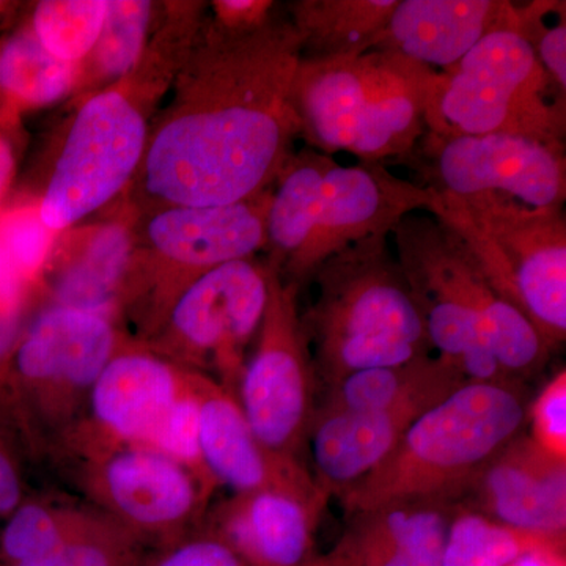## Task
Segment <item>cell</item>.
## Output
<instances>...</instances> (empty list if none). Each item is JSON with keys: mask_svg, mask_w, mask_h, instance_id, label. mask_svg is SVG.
<instances>
[{"mask_svg": "<svg viewBox=\"0 0 566 566\" xmlns=\"http://www.w3.org/2000/svg\"><path fill=\"white\" fill-rule=\"evenodd\" d=\"M300 63L301 40L286 14L233 32L207 13L153 117L126 202L137 214L226 207L273 188L300 140L292 96Z\"/></svg>", "mask_w": 566, "mask_h": 566, "instance_id": "6da1fadb", "label": "cell"}, {"mask_svg": "<svg viewBox=\"0 0 566 566\" xmlns=\"http://www.w3.org/2000/svg\"><path fill=\"white\" fill-rule=\"evenodd\" d=\"M392 237L431 349L465 381L521 385L546 364L551 352L527 316L494 289L446 222L415 212Z\"/></svg>", "mask_w": 566, "mask_h": 566, "instance_id": "7a4b0ae2", "label": "cell"}, {"mask_svg": "<svg viewBox=\"0 0 566 566\" xmlns=\"http://www.w3.org/2000/svg\"><path fill=\"white\" fill-rule=\"evenodd\" d=\"M439 197L386 164H342L300 148L282 167L266 216V262L297 289L335 253L371 237H390L409 214L430 212Z\"/></svg>", "mask_w": 566, "mask_h": 566, "instance_id": "3957f363", "label": "cell"}, {"mask_svg": "<svg viewBox=\"0 0 566 566\" xmlns=\"http://www.w3.org/2000/svg\"><path fill=\"white\" fill-rule=\"evenodd\" d=\"M311 282L314 300L301 318L318 385L433 354L389 237L335 253Z\"/></svg>", "mask_w": 566, "mask_h": 566, "instance_id": "277c9868", "label": "cell"}, {"mask_svg": "<svg viewBox=\"0 0 566 566\" xmlns=\"http://www.w3.org/2000/svg\"><path fill=\"white\" fill-rule=\"evenodd\" d=\"M436 70L392 51L303 61L293 106L305 147L357 161L403 163L427 133Z\"/></svg>", "mask_w": 566, "mask_h": 566, "instance_id": "5b68a950", "label": "cell"}, {"mask_svg": "<svg viewBox=\"0 0 566 566\" xmlns=\"http://www.w3.org/2000/svg\"><path fill=\"white\" fill-rule=\"evenodd\" d=\"M523 385L468 382L417 417L390 455L340 495L346 515L403 499L461 501L527 423Z\"/></svg>", "mask_w": 566, "mask_h": 566, "instance_id": "8992f818", "label": "cell"}, {"mask_svg": "<svg viewBox=\"0 0 566 566\" xmlns=\"http://www.w3.org/2000/svg\"><path fill=\"white\" fill-rule=\"evenodd\" d=\"M129 337L111 315L55 304L36 308L0 374V419L25 460L54 458L84 417L103 368Z\"/></svg>", "mask_w": 566, "mask_h": 566, "instance_id": "52a82bcc", "label": "cell"}, {"mask_svg": "<svg viewBox=\"0 0 566 566\" xmlns=\"http://www.w3.org/2000/svg\"><path fill=\"white\" fill-rule=\"evenodd\" d=\"M271 192L226 207L137 214L132 262L118 297V315L125 329L132 327V337L150 340L178 297L205 274L264 251Z\"/></svg>", "mask_w": 566, "mask_h": 566, "instance_id": "ba28073f", "label": "cell"}, {"mask_svg": "<svg viewBox=\"0 0 566 566\" xmlns=\"http://www.w3.org/2000/svg\"><path fill=\"white\" fill-rule=\"evenodd\" d=\"M424 122L436 136L497 134L565 148L566 93L516 28L501 29L436 71Z\"/></svg>", "mask_w": 566, "mask_h": 566, "instance_id": "9c48e42d", "label": "cell"}, {"mask_svg": "<svg viewBox=\"0 0 566 566\" xmlns=\"http://www.w3.org/2000/svg\"><path fill=\"white\" fill-rule=\"evenodd\" d=\"M438 197L433 216L468 244L494 289L527 316L549 352L564 344L565 208H532L494 196Z\"/></svg>", "mask_w": 566, "mask_h": 566, "instance_id": "30bf717a", "label": "cell"}, {"mask_svg": "<svg viewBox=\"0 0 566 566\" xmlns=\"http://www.w3.org/2000/svg\"><path fill=\"white\" fill-rule=\"evenodd\" d=\"M163 99L123 77L76 104L39 192L41 219L55 233L80 226L125 196Z\"/></svg>", "mask_w": 566, "mask_h": 566, "instance_id": "8fae6325", "label": "cell"}, {"mask_svg": "<svg viewBox=\"0 0 566 566\" xmlns=\"http://www.w3.org/2000/svg\"><path fill=\"white\" fill-rule=\"evenodd\" d=\"M270 266L248 259L193 282L170 308L148 348L186 370L210 376L237 397L270 297Z\"/></svg>", "mask_w": 566, "mask_h": 566, "instance_id": "7c38bea8", "label": "cell"}, {"mask_svg": "<svg viewBox=\"0 0 566 566\" xmlns=\"http://www.w3.org/2000/svg\"><path fill=\"white\" fill-rule=\"evenodd\" d=\"M61 465L88 504L142 546L169 545L203 526L211 491L188 468L150 447H109Z\"/></svg>", "mask_w": 566, "mask_h": 566, "instance_id": "4fadbf2b", "label": "cell"}, {"mask_svg": "<svg viewBox=\"0 0 566 566\" xmlns=\"http://www.w3.org/2000/svg\"><path fill=\"white\" fill-rule=\"evenodd\" d=\"M270 271L266 311L237 400L268 449L301 461L318 405V378L297 304L300 289Z\"/></svg>", "mask_w": 566, "mask_h": 566, "instance_id": "5bb4252c", "label": "cell"}, {"mask_svg": "<svg viewBox=\"0 0 566 566\" xmlns=\"http://www.w3.org/2000/svg\"><path fill=\"white\" fill-rule=\"evenodd\" d=\"M403 164L441 197H504L532 208H564L565 148L515 136L424 133Z\"/></svg>", "mask_w": 566, "mask_h": 566, "instance_id": "9a60e30c", "label": "cell"}, {"mask_svg": "<svg viewBox=\"0 0 566 566\" xmlns=\"http://www.w3.org/2000/svg\"><path fill=\"white\" fill-rule=\"evenodd\" d=\"M191 370L129 337L93 386L84 417L52 461L117 446L153 447L191 390Z\"/></svg>", "mask_w": 566, "mask_h": 566, "instance_id": "2e32d148", "label": "cell"}, {"mask_svg": "<svg viewBox=\"0 0 566 566\" xmlns=\"http://www.w3.org/2000/svg\"><path fill=\"white\" fill-rule=\"evenodd\" d=\"M199 416V446L216 486L233 494L282 491L308 499H329L301 461L279 455L256 438L237 397L208 375L192 371Z\"/></svg>", "mask_w": 566, "mask_h": 566, "instance_id": "e0dca14e", "label": "cell"}, {"mask_svg": "<svg viewBox=\"0 0 566 566\" xmlns=\"http://www.w3.org/2000/svg\"><path fill=\"white\" fill-rule=\"evenodd\" d=\"M136 219V210L123 199L118 210L102 221L82 222L59 233L43 275L41 305H65L120 319L118 297L132 262Z\"/></svg>", "mask_w": 566, "mask_h": 566, "instance_id": "ac0fdd59", "label": "cell"}, {"mask_svg": "<svg viewBox=\"0 0 566 566\" xmlns=\"http://www.w3.org/2000/svg\"><path fill=\"white\" fill-rule=\"evenodd\" d=\"M460 502L509 527L565 536L566 463L520 434L486 464Z\"/></svg>", "mask_w": 566, "mask_h": 566, "instance_id": "d6986e66", "label": "cell"}, {"mask_svg": "<svg viewBox=\"0 0 566 566\" xmlns=\"http://www.w3.org/2000/svg\"><path fill=\"white\" fill-rule=\"evenodd\" d=\"M326 502L282 491L232 494L208 509L203 526L249 566H308Z\"/></svg>", "mask_w": 566, "mask_h": 566, "instance_id": "ffe728a7", "label": "cell"}, {"mask_svg": "<svg viewBox=\"0 0 566 566\" xmlns=\"http://www.w3.org/2000/svg\"><path fill=\"white\" fill-rule=\"evenodd\" d=\"M516 22L517 6L509 0H398L374 50L442 71L491 32L516 28Z\"/></svg>", "mask_w": 566, "mask_h": 566, "instance_id": "44dd1931", "label": "cell"}, {"mask_svg": "<svg viewBox=\"0 0 566 566\" xmlns=\"http://www.w3.org/2000/svg\"><path fill=\"white\" fill-rule=\"evenodd\" d=\"M460 501L403 499L349 515L334 566H442L450 521Z\"/></svg>", "mask_w": 566, "mask_h": 566, "instance_id": "7402d4cb", "label": "cell"}, {"mask_svg": "<svg viewBox=\"0 0 566 566\" xmlns=\"http://www.w3.org/2000/svg\"><path fill=\"white\" fill-rule=\"evenodd\" d=\"M427 406L408 405L386 411H316L308 433L316 485L344 495L375 471Z\"/></svg>", "mask_w": 566, "mask_h": 566, "instance_id": "603a6c76", "label": "cell"}, {"mask_svg": "<svg viewBox=\"0 0 566 566\" xmlns=\"http://www.w3.org/2000/svg\"><path fill=\"white\" fill-rule=\"evenodd\" d=\"M464 385L468 381L453 365L431 354L412 363L346 376L327 387L316 411H386L408 405L431 408Z\"/></svg>", "mask_w": 566, "mask_h": 566, "instance_id": "cb8c5ba5", "label": "cell"}, {"mask_svg": "<svg viewBox=\"0 0 566 566\" xmlns=\"http://www.w3.org/2000/svg\"><path fill=\"white\" fill-rule=\"evenodd\" d=\"M398 0H294L286 17L303 61L353 57L375 48Z\"/></svg>", "mask_w": 566, "mask_h": 566, "instance_id": "d4e9b609", "label": "cell"}, {"mask_svg": "<svg viewBox=\"0 0 566 566\" xmlns=\"http://www.w3.org/2000/svg\"><path fill=\"white\" fill-rule=\"evenodd\" d=\"M76 80L77 65L44 50L21 18L0 36V122L21 126L28 112L73 95Z\"/></svg>", "mask_w": 566, "mask_h": 566, "instance_id": "484cf974", "label": "cell"}, {"mask_svg": "<svg viewBox=\"0 0 566 566\" xmlns=\"http://www.w3.org/2000/svg\"><path fill=\"white\" fill-rule=\"evenodd\" d=\"M95 506L29 494L0 523V566L28 564L109 523Z\"/></svg>", "mask_w": 566, "mask_h": 566, "instance_id": "4316f807", "label": "cell"}, {"mask_svg": "<svg viewBox=\"0 0 566 566\" xmlns=\"http://www.w3.org/2000/svg\"><path fill=\"white\" fill-rule=\"evenodd\" d=\"M161 6L150 0H107L98 40L77 65L76 87L71 95L74 103L117 84L137 65Z\"/></svg>", "mask_w": 566, "mask_h": 566, "instance_id": "83f0119b", "label": "cell"}, {"mask_svg": "<svg viewBox=\"0 0 566 566\" xmlns=\"http://www.w3.org/2000/svg\"><path fill=\"white\" fill-rule=\"evenodd\" d=\"M564 546L565 536L509 527L460 502L450 521L442 566H510L531 551Z\"/></svg>", "mask_w": 566, "mask_h": 566, "instance_id": "f1b7e54d", "label": "cell"}, {"mask_svg": "<svg viewBox=\"0 0 566 566\" xmlns=\"http://www.w3.org/2000/svg\"><path fill=\"white\" fill-rule=\"evenodd\" d=\"M107 0H41L24 7L21 20L54 57L80 65L95 46Z\"/></svg>", "mask_w": 566, "mask_h": 566, "instance_id": "f546056e", "label": "cell"}, {"mask_svg": "<svg viewBox=\"0 0 566 566\" xmlns=\"http://www.w3.org/2000/svg\"><path fill=\"white\" fill-rule=\"evenodd\" d=\"M57 234L41 219L39 203L31 193L7 199L0 208V251L41 301L43 275Z\"/></svg>", "mask_w": 566, "mask_h": 566, "instance_id": "4dcf8cb0", "label": "cell"}, {"mask_svg": "<svg viewBox=\"0 0 566 566\" xmlns=\"http://www.w3.org/2000/svg\"><path fill=\"white\" fill-rule=\"evenodd\" d=\"M144 546L115 521L52 551L48 556L13 566H139Z\"/></svg>", "mask_w": 566, "mask_h": 566, "instance_id": "1f68e13d", "label": "cell"}, {"mask_svg": "<svg viewBox=\"0 0 566 566\" xmlns=\"http://www.w3.org/2000/svg\"><path fill=\"white\" fill-rule=\"evenodd\" d=\"M566 3L535 0L517 6L516 29L554 84L566 93Z\"/></svg>", "mask_w": 566, "mask_h": 566, "instance_id": "d6a6232c", "label": "cell"}, {"mask_svg": "<svg viewBox=\"0 0 566 566\" xmlns=\"http://www.w3.org/2000/svg\"><path fill=\"white\" fill-rule=\"evenodd\" d=\"M40 304L39 293L0 251V374Z\"/></svg>", "mask_w": 566, "mask_h": 566, "instance_id": "836d02e7", "label": "cell"}, {"mask_svg": "<svg viewBox=\"0 0 566 566\" xmlns=\"http://www.w3.org/2000/svg\"><path fill=\"white\" fill-rule=\"evenodd\" d=\"M532 442L546 455L566 463V371L562 368L527 408Z\"/></svg>", "mask_w": 566, "mask_h": 566, "instance_id": "e575fe53", "label": "cell"}, {"mask_svg": "<svg viewBox=\"0 0 566 566\" xmlns=\"http://www.w3.org/2000/svg\"><path fill=\"white\" fill-rule=\"evenodd\" d=\"M139 566H249L208 527H199L177 542L155 547Z\"/></svg>", "mask_w": 566, "mask_h": 566, "instance_id": "d590c367", "label": "cell"}, {"mask_svg": "<svg viewBox=\"0 0 566 566\" xmlns=\"http://www.w3.org/2000/svg\"><path fill=\"white\" fill-rule=\"evenodd\" d=\"M25 455L17 436L0 419V523L28 497L24 479Z\"/></svg>", "mask_w": 566, "mask_h": 566, "instance_id": "8d00e7d4", "label": "cell"}, {"mask_svg": "<svg viewBox=\"0 0 566 566\" xmlns=\"http://www.w3.org/2000/svg\"><path fill=\"white\" fill-rule=\"evenodd\" d=\"M279 3L271 0H218L210 3V18L233 32H251L263 28L277 14Z\"/></svg>", "mask_w": 566, "mask_h": 566, "instance_id": "74e56055", "label": "cell"}, {"mask_svg": "<svg viewBox=\"0 0 566 566\" xmlns=\"http://www.w3.org/2000/svg\"><path fill=\"white\" fill-rule=\"evenodd\" d=\"M21 126L0 122V208L9 199L20 158Z\"/></svg>", "mask_w": 566, "mask_h": 566, "instance_id": "f35d334b", "label": "cell"}, {"mask_svg": "<svg viewBox=\"0 0 566 566\" xmlns=\"http://www.w3.org/2000/svg\"><path fill=\"white\" fill-rule=\"evenodd\" d=\"M22 10H24V7L20 2H3V0H0V36L6 35L18 24Z\"/></svg>", "mask_w": 566, "mask_h": 566, "instance_id": "ab89813d", "label": "cell"}, {"mask_svg": "<svg viewBox=\"0 0 566 566\" xmlns=\"http://www.w3.org/2000/svg\"><path fill=\"white\" fill-rule=\"evenodd\" d=\"M308 566H334V565L331 564L329 560H323V562H312V564Z\"/></svg>", "mask_w": 566, "mask_h": 566, "instance_id": "60d3db41", "label": "cell"}]
</instances>
